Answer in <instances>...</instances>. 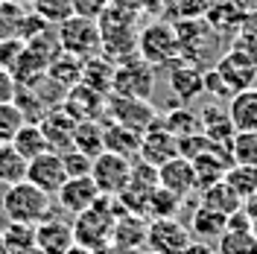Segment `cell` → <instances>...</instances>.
Listing matches in <instances>:
<instances>
[{
    "label": "cell",
    "mask_w": 257,
    "mask_h": 254,
    "mask_svg": "<svg viewBox=\"0 0 257 254\" xmlns=\"http://www.w3.org/2000/svg\"><path fill=\"white\" fill-rule=\"evenodd\" d=\"M126 213L117 199L111 196H99L88 210H82L79 216H73V237L76 245L88 248L94 254H108L114 242V225L117 216Z\"/></svg>",
    "instance_id": "6da1fadb"
},
{
    "label": "cell",
    "mask_w": 257,
    "mask_h": 254,
    "mask_svg": "<svg viewBox=\"0 0 257 254\" xmlns=\"http://www.w3.org/2000/svg\"><path fill=\"white\" fill-rule=\"evenodd\" d=\"M0 210L6 216V222H27L38 225L47 216H53V196L38 190L30 181H21L15 187H6L0 199Z\"/></svg>",
    "instance_id": "7a4b0ae2"
},
{
    "label": "cell",
    "mask_w": 257,
    "mask_h": 254,
    "mask_svg": "<svg viewBox=\"0 0 257 254\" xmlns=\"http://www.w3.org/2000/svg\"><path fill=\"white\" fill-rule=\"evenodd\" d=\"M138 56L152 67H173L181 59V41H178L176 24L152 21L138 32Z\"/></svg>",
    "instance_id": "3957f363"
},
{
    "label": "cell",
    "mask_w": 257,
    "mask_h": 254,
    "mask_svg": "<svg viewBox=\"0 0 257 254\" xmlns=\"http://www.w3.org/2000/svg\"><path fill=\"white\" fill-rule=\"evenodd\" d=\"M56 32H59V44H62L64 53L76 56L82 62L102 53V30H99V21L94 15L76 12L73 18H67L64 24H59Z\"/></svg>",
    "instance_id": "277c9868"
},
{
    "label": "cell",
    "mask_w": 257,
    "mask_h": 254,
    "mask_svg": "<svg viewBox=\"0 0 257 254\" xmlns=\"http://www.w3.org/2000/svg\"><path fill=\"white\" fill-rule=\"evenodd\" d=\"M161 187L158 181V167H152V164H146V161H132V175H128V184L126 190L117 196V202L120 207L126 210V213H146V207H149V199L155 196V190Z\"/></svg>",
    "instance_id": "5b68a950"
},
{
    "label": "cell",
    "mask_w": 257,
    "mask_h": 254,
    "mask_svg": "<svg viewBox=\"0 0 257 254\" xmlns=\"http://www.w3.org/2000/svg\"><path fill=\"white\" fill-rule=\"evenodd\" d=\"M152 91H155V67L149 62H144L141 56H132V59L117 64L111 94L135 96V99H149Z\"/></svg>",
    "instance_id": "8992f818"
},
{
    "label": "cell",
    "mask_w": 257,
    "mask_h": 254,
    "mask_svg": "<svg viewBox=\"0 0 257 254\" xmlns=\"http://www.w3.org/2000/svg\"><path fill=\"white\" fill-rule=\"evenodd\" d=\"M105 120L120 123L135 132H149L158 123V111L149 99H135V96H117L108 94V105H105Z\"/></svg>",
    "instance_id": "52a82bcc"
},
{
    "label": "cell",
    "mask_w": 257,
    "mask_h": 254,
    "mask_svg": "<svg viewBox=\"0 0 257 254\" xmlns=\"http://www.w3.org/2000/svg\"><path fill=\"white\" fill-rule=\"evenodd\" d=\"M216 73L222 76V82L228 85L231 96L237 91H245V88H254L257 79V53H248L245 47H234L228 50L219 64H216Z\"/></svg>",
    "instance_id": "ba28073f"
},
{
    "label": "cell",
    "mask_w": 257,
    "mask_h": 254,
    "mask_svg": "<svg viewBox=\"0 0 257 254\" xmlns=\"http://www.w3.org/2000/svg\"><path fill=\"white\" fill-rule=\"evenodd\" d=\"M128 175H132V161L123 158V155H114V152H99L94 158V170H91V178H94L96 190L102 196H111L117 199L120 193L126 190Z\"/></svg>",
    "instance_id": "9c48e42d"
},
{
    "label": "cell",
    "mask_w": 257,
    "mask_h": 254,
    "mask_svg": "<svg viewBox=\"0 0 257 254\" xmlns=\"http://www.w3.org/2000/svg\"><path fill=\"white\" fill-rule=\"evenodd\" d=\"M193 242L187 225L173 219H152L146 225V248L149 254H181Z\"/></svg>",
    "instance_id": "30bf717a"
},
{
    "label": "cell",
    "mask_w": 257,
    "mask_h": 254,
    "mask_svg": "<svg viewBox=\"0 0 257 254\" xmlns=\"http://www.w3.org/2000/svg\"><path fill=\"white\" fill-rule=\"evenodd\" d=\"M64 111L70 114L76 123L79 120H105V105H108V94H99L91 85H73L64 91V99L59 102Z\"/></svg>",
    "instance_id": "8fae6325"
},
{
    "label": "cell",
    "mask_w": 257,
    "mask_h": 254,
    "mask_svg": "<svg viewBox=\"0 0 257 254\" xmlns=\"http://www.w3.org/2000/svg\"><path fill=\"white\" fill-rule=\"evenodd\" d=\"M27 181L35 184L38 190L50 193L53 199H56V193L62 187L64 181H67V170H64V158L59 152H44V155H38V158H32L27 164Z\"/></svg>",
    "instance_id": "7c38bea8"
},
{
    "label": "cell",
    "mask_w": 257,
    "mask_h": 254,
    "mask_svg": "<svg viewBox=\"0 0 257 254\" xmlns=\"http://www.w3.org/2000/svg\"><path fill=\"white\" fill-rule=\"evenodd\" d=\"M231 164H234V161H231L228 146L210 143L205 152H199V155L193 158V173H196V184H199V190H205V187H210V184L222 181Z\"/></svg>",
    "instance_id": "4fadbf2b"
},
{
    "label": "cell",
    "mask_w": 257,
    "mask_h": 254,
    "mask_svg": "<svg viewBox=\"0 0 257 254\" xmlns=\"http://www.w3.org/2000/svg\"><path fill=\"white\" fill-rule=\"evenodd\" d=\"M38 126L44 132V138H47V146L50 152H70L73 149V132H76V120L70 117V114L64 111L62 105H56V108H50L41 120H38Z\"/></svg>",
    "instance_id": "5bb4252c"
},
{
    "label": "cell",
    "mask_w": 257,
    "mask_h": 254,
    "mask_svg": "<svg viewBox=\"0 0 257 254\" xmlns=\"http://www.w3.org/2000/svg\"><path fill=\"white\" fill-rule=\"evenodd\" d=\"M35 245L44 248L47 254H67L76 245L73 222L59 219V216H47L44 222L35 225Z\"/></svg>",
    "instance_id": "9a60e30c"
},
{
    "label": "cell",
    "mask_w": 257,
    "mask_h": 254,
    "mask_svg": "<svg viewBox=\"0 0 257 254\" xmlns=\"http://www.w3.org/2000/svg\"><path fill=\"white\" fill-rule=\"evenodd\" d=\"M99 196H102V193L96 190L94 178H91V175H82V178H67V181H64L62 187H59V193H56V202L62 205V210L79 216L82 210H88Z\"/></svg>",
    "instance_id": "2e32d148"
},
{
    "label": "cell",
    "mask_w": 257,
    "mask_h": 254,
    "mask_svg": "<svg viewBox=\"0 0 257 254\" xmlns=\"http://www.w3.org/2000/svg\"><path fill=\"white\" fill-rule=\"evenodd\" d=\"M158 181L164 190L176 193L178 199H184L187 202V196L199 190V184H196V173H193V161L190 158H173L167 161L164 167H158Z\"/></svg>",
    "instance_id": "e0dca14e"
},
{
    "label": "cell",
    "mask_w": 257,
    "mask_h": 254,
    "mask_svg": "<svg viewBox=\"0 0 257 254\" xmlns=\"http://www.w3.org/2000/svg\"><path fill=\"white\" fill-rule=\"evenodd\" d=\"M141 161L146 164H152V167H164L167 161L178 158V138L176 135H170L167 129H161L158 123L144 132V141H141ZM135 158V161H138Z\"/></svg>",
    "instance_id": "ac0fdd59"
},
{
    "label": "cell",
    "mask_w": 257,
    "mask_h": 254,
    "mask_svg": "<svg viewBox=\"0 0 257 254\" xmlns=\"http://www.w3.org/2000/svg\"><path fill=\"white\" fill-rule=\"evenodd\" d=\"M170 88L178 99H196L199 94H205V70L193 62H184L178 59L173 67H170Z\"/></svg>",
    "instance_id": "d6986e66"
},
{
    "label": "cell",
    "mask_w": 257,
    "mask_h": 254,
    "mask_svg": "<svg viewBox=\"0 0 257 254\" xmlns=\"http://www.w3.org/2000/svg\"><path fill=\"white\" fill-rule=\"evenodd\" d=\"M228 117L234 132H257V85L228 99Z\"/></svg>",
    "instance_id": "ffe728a7"
},
{
    "label": "cell",
    "mask_w": 257,
    "mask_h": 254,
    "mask_svg": "<svg viewBox=\"0 0 257 254\" xmlns=\"http://www.w3.org/2000/svg\"><path fill=\"white\" fill-rule=\"evenodd\" d=\"M141 141H144V132H135V129H126L120 123L105 120V152H114V155L135 161L141 155Z\"/></svg>",
    "instance_id": "44dd1931"
},
{
    "label": "cell",
    "mask_w": 257,
    "mask_h": 254,
    "mask_svg": "<svg viewBox=\"0 0 257 254\" xmlns=\"http://www.w3.org/2000/svg\"><path fill=\"white\" fill-rule=\"evenodd\" d=\"M146 245V225L138 213H120L117 225H114V242L111 251H128V248H138Z\"/></svg>",
    "instance_id": "7402d4cb"
},
{
    "label": "cell",
    "mask_w": 257,
    "mask_h": 254,
    "mask_svg": "<svg viewBox=\"0 0 257 254\" xmlns=\"http://www.w3.org/2000/svg\"><path fill=\"white\" fill-rule=\"evenodd\" d=\"M228 231V216L225 213H219V210H213V207L208 205H196V210H193L190 216V234L199 239H219Z\"/></svg>",
    "instance_id": "603a6c76"
},
{
    "label": "cell",
    "mask_w": 257,
    "mask_h": 254,
    "mask_svg": "<svg viewBox=\"0 0 257 254\" xmlns=\"http://www.w3.org/2000/svg\"><path fill=\"white\" fill-rule=\"evenodd\" d=\"M114 70H117V62H111L105 53H99L94 59H85V64H82V82L91 85L99 94H111Z\"/></svg>",
    "instance_id": "cb8c5ba5"
},
{
    "label": "cell",
    "mask_w": 257,
    "mask_h": 254,
    "mask_svg": "<svg viewBox=\"0 0 257 254\" xmlns=\"http://www.w3.org/2000/svg\"><path fill=\"white\" fill-rule=\"evenodd\" d=\"M73 149L96 158L105 152V120H79L73 132Z\"/></svg>",
    "instance_id": "d4e9b609"
},
{
    "label": "cell",
    "mask_w": 257,
    "mask_h": 254,
    "mask_svg": "<svg viewBox=\"0 0 257 254\" xmlns=\"http://www.w3.org/2000/svg\"><path fill=\"white\" fill-rule=\"evenodd\" d=\"M82 59H76V56H70V53H59L53 62L47 64V82H53V85H59L62 91H67V88H73V85H79L82 82Z\"/></svg>",
    "instance_id": "484cf974"
},
{
    "label": "cell",
    "mask_w": 257,
    "mask_h": 254,
    "mask_svg": "<svg viewBox=\"0 0 257 254\" xmlns=\"http://www.w3.org/2000/svg\"><path fill=\"white\" fill-rule=\"evenodd\" d=\"M199 205H208V207H213V210L225 213V216H231L234 210L242 207V199L228 187V181L222 178V181L210 184V187H205V190H199Z\"/></svg>",
    "instance_id": "4316f807"
},
{
    "label": "cell",
    "mask_w": 257,
    "mask_h": 254,
    "mask_svg": "<svg viewBox=\"0 0 257 254\" xmlns=\"http://www.w3.org/2000/svg\"><path fill=\"white\" fill-rule=\"evenodd\" d=\"M202 120V135L208 138L210 143H219V146H228L231 138L237 135L234 126H231V117H228V108H205V114L199 117Z\"/></svg>",
    "instance_id": "83f0119b"
},
{
    "label": "cell",
    "mask_w": 257,
    "mask_h": 254,
    "mask_svg": "<svg viewBox=\"0 0 257 254\" xmlns=\"http://www.w3.org/2000/svg\"><path fill=\"white\" fill-rule=\"evenodd\" d=\"M27 164L21 155L15 152L12 143H0V187H15L21 181H27Z\"/></svg>",
    "instance_id": "f1b7e54d"
},
{
    "label": "cell",
    "mask_w": 257,
    "mask_h": 254,
    "mask_svg": "<svg viewBox=\"0 0 257 254\" xmlns=\"http://www.w3.org/2000/svg\"><path fill=\"white\" fill-rule=\"evenodd\" d=\"M12 146H15V152L24 161L38 158V155H44V152L50 149L47 138H44V132H41V126H38V123H24V126H21V132L15 135Z\"/></svg>",
    "instance_id": "f546056e"
},
{
    "label": "cell",
    "mask_w": 257,
    "mask_h": 254,
    "mask_svg": "<svg viewBox=\"0 0 257 254\" xmlns=\"http://www.w3.org/2000/svg\"><path fill=\"white\" fill-rule=\"evenodd\" d=\"M27 15H30V3L3 0L0 3V41L3 38H21V30H24Z\"/></svg>",
    "instance_id": "4dcf8cb0"
},
{
    "label": "cell",
    "mask_w": 257,
    "mask_h": 254,
    "mask_svg": "<svg viewBox=\"0 0 257 254\" xmlns=\"http://www.w3.org/2000/svg\"><path fill=\"white\" fill-rule=\"evenodd\" d=\"M30 12L47 21L50 27H59L76 15V0H30Z\"/></svg>",
    "instance_id": "1f68e13d"
},
{
    "label": "cell",
    "mask_w": 257,
    "mask_h": 254,
    "mask_svg": "<svg viewBox=\"0 0 257 254\" xmlns=\"http://www.w3.org/2000/svg\"><path fill=\"white\" fill-rule=\"evenodd\" d=\"M225 181H228V187L237 193L242 202H248V199L257 196V167H248V164H231L228 173H225Z\"/></svg>",
    "instance_id": "d6a6232c"
},
{
    "label": "cell",
    "mask_w": 257,
    "mask_h": 254,
    "mask_svg": "<svg viewBox=\"0 0 257 254\" xmlns=\"http://www.w3.org/2000/svg\"><path fill=\"white\" fill-rule=\"evenodd\" d=\"M158 126L167 129L176 138H187V135L202 132V120L193 111H187V108H176V111H167L164 117H158Z\"/></svg>",
    "instance_id": "836d02e7"
},
{
    "label": "cell",
    "mask_w": 257,
    "mask_h": 254,
    "mask_svg": "<svg viewBox=\"0 0 257 254\" xmlns=\"http://www.w3.org/2000/svg\"><path fill=\"white\" fill-rule=\"evenodd\" d=\"M216 254H257V237L251 231H225L216 239Z\"/></svg>",
    "instance_id": "e575fe53"
},
{
    "label": "cell",
    "mask_w": 257,
    "mask_h": 254,
    "mask_svg": "<svg viewBox=\"0 0 257 254\" xmlns=\"http://www.w3.org/2000/svg\"><path fill=\"white\" fill-rule=\"evenodd\" d=\"M228 152L234 164L257 167V132H237L228 143Z\"/></svg>",
    "instance_id": "d590c367"
},
{
    "label": "cell",
    "mask_w": 257,
    "mask_h": 254,
    "mask_svg": "<svg viewBox=\"0 0 257 254\" xmlns=\"http://www.w3.org/2000/svg\"><path fill=\"white\" fill-rule=\"evenodd\" d=\"M9 251L12 254H21L35 245V225H27V222H6V228L0 231Z\"/></svg>",
    "instance_id": "8d00e7d4"
},
{
    "label": "cell",
    "mask_w": 257,
    "mask_h": 254,
    "mask_svg": "<svg viewBox=\"0 0 257 254\" xmlns=\"http://www.w3.org/2000/svg\"><path fill=\"white\" fill-rule=\"evenodd\" d=\"M181 205H184V199H178L176 193H170V190H164V187H158V190H155V196L149 199L146 213H152V219H173Z\"/></svg>",
    "instance_id": "74e56055"
},
{
    "label": "cell",
    "mask_w": 257,
    "mask_h": 254,
    "mask_svg": "<svg viewBox=\"0 0 257 254\" xmlns=\"http://www.w3.org/2000/svg\"><path fill=\"white\" fill-rule=\"evenodd\" d=\"M24 123H27V117L15 102H0V143L15 141V135L21 132Z\"/></svg>",
    "instance_id": "f35d334b"
},
{
    "label": "cell",
    "mask_w": 257,
    "mask_h": 254,
    "mask_svg": "<svg viewBox=\"0 0 257 254\" xmlns=\"http://www.w3.org/2000/svg\"><path fill=\"white\" fill-rule=\"evenodd\" d=\"M64 170H67V178H82V175H91L94 170V158L91 155H85L79 149H70V152H64Z\"/></svg>",
    "instance_id": "ab89813d"
},
{
    "label": "cell",
    "mask_w": 257,
    "mask_h": 254,
    "mask_svg": "<svg viewBox=\"0 0 257 254\" xmlns=\"http://www.w3.org/2000/svg\"><path fill=\"white\" fill-rule=\"evenodd\" d=\"M24 50H27V41L24 38H3L0 41V67L3 70H12L18 64V59L24 56Z\"/></svg>",
    "instance_id": "60d3db41"
},
{
    "label": "cell",
    "mask_w": 257,
    "mask_h": 254,
    "mask_svg": "<svg viewBox=\"0 0 257 254\" xmlns=\"http://www.w3.org/2000/svg\"><path fill=\"white\" fill-rule=\"evenodd\" d=\"M18 91H21V85L12 76V70H3L0 67V102H15Z\"/></svg>",
    "instance_id": "b9f144b4"
},
{
    "label": "cell",
    "mask_w": 257,
    "mask_h": 254,
    "mask_svg": "<svg viewBox=\"0 0 257 254\" xmlns=\"http://www.w3.org/2000/svg\"><path fill=\"white\" fill-rule=\"evenodd\" d=\"M181 254H216V248H213L210 242H205V239H193Z\"/></svg>",
    "instance_id": "7bdbcfd3"
},
{
    "label": "cell",
    "mask_w": 257,
    "mask_h": 254,
    "mask_svg": "<svg viewBox=\"0 0 257 254\" xmlns=\"http://www.w3.org/2000/svg\"><path fill=\"white\" fill-rule=\"evenodd\" d=\"M240 12H257V0H231Z\"/></svg>",
    "instance_id": "ee69618b"
},
{
    "label": "cell",
    "mask_w": 257,
    "mask_h": 254,
    "mask_svg": "<svg viewBox=\"0 0 257 254\" xmlns=\"http://www.w3.org/2000/svg\"><path fill=\"white\" fill-rule=\"evenodd\" d=\"M67 254H94V251H88V248H82V245H73Z\"/></svg>",
    "instance_id": "f6af8a7d"
},
{
    "label": "cell",
    "mask_w": 257,
    "mask_h": 254,
    "mask_svg": "<svg viewBox=\"0 0 257 254\" xmlns=\"http://www.w3.org/2000/svg\"><path fill=\"white\" fill-rule=\"evenodd\" d=\"M21 254H47L44 248H38V245H32V248H27V251H21Z\"/></svg>",
    "instance_id": "bcb514c9"
},
{
    "label": "cell",
    "mask_w": 257,
    "mask_h": 254,
    "mask_svg": "<svg viewBox=\"0 0 257 254\" xmlns=\"http://www.w3.org/2000/svg\"><path fill=\"white\" fill-rule=\"evenodd\" d=\"M0 254H12L9 251V245H6V239H3V234H0Z\"/></svg>",
    "instance_id": "7dc6e473"
},
{
    "label": "cell",
    "mask_w": 257,
    "mask_h": 254,
    "mask_svg": "<svg viewBox=\"0 0 257 254\" xmlns=\"http://www.w3.org/2000/svg\"><path fill=\"white\" fill-rule=\"evenodd\" d=\"M18 3H30V0H18Z\"/></svg>",
    "instance_id": "c3c4849f"
},
{
    "label": "cell",
    "mask_w": 257,
    "mask_h": 254,
    "mask_svg": "<svg viewBox=\"0 0 257 254\" xmlns=\"http://www.w3.org/2000/svg\"><path fill=\"white\" fill-rule=\"evenodd\" d=\"M0 3H3V0H0Z\"/></svg>",
    "instance_id": "681fc988"
}]
</instances>
